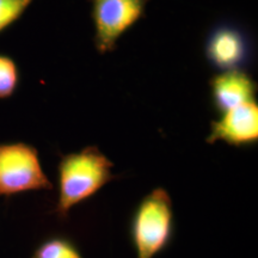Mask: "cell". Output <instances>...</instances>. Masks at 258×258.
Returning <instances> with one entry per match:
<instances>
[{
  "label": "cell",
  "mask_w": 258,
  "mask_h": 258,
  "mask_svg": "<svg viewBox=\"0 0 258 258\" xmlns=\"http://www.w3.org/2000/svg\"><path fill=\"white\" fill-rule=\"evenodd\" d=\"M114 163L96 146L64 154L57 165V202L54 213L60 220L79 203L85 202L103 186L117 178Z\"/></svg>",
  "instance_id": "1"
},
{
  "label": "cell",
  "mask_w": 258,
  "mask_h": 258,
  "mask_svg": "<svg viewBox=\"0 0 258 258\" xmlns=\"http://www.w3.org/2000/svg\"><path fill=\"white\" fill-rule=\"evenodd\" d=\"M173 232L170 194L156 188L141 200L131 221V239L137 258H154L169 246Z\"/></svg>",
  "instance_id": "2"
},
{
  "label": "cell",
  "mask_w": 258,
  "mask_h": 258,
  "mask_svg": "<svg viewBox=\"0 0 258 258\" xmlns=\"http://www.w3.org/2000/svg\"><path fill=\"white\" fill-rule=\"evenodd\" d=\"M53 189L36 147L25 143L0 144V196Z\"/></svg>",
  "instance_id": "3"
},
{
  "label": "cell",
  "mask_w": 258,
  "mask_h": 258,
  "mask_svg": "<svg viewBox=\"0 0 258 258\" xmlns=\"http://www.w3.org/2000/svg\"><path fill=\"white\" fill-rule=\"evenodd\" d=\"M150 0H91L95 42L98 53L116 49L120 37L145 16Z\"/></svg>",
  "instance_id": "4"
},
{
  "label": "cell",
  "mask_w": 258,
  "mask_h": 258,
  "mask_svg": "<svg viewBox=\"0 0 258 258\" xmlns=\"http://www.w3.org/2000/svg\"><path fill=\"white\" fill-rule=\"evenodd\" d=\"M208 144L225 141L231 146L241 147L258 141L257 101L235 106L222 112L218 120L211 122V132L206 139Z\"/></svg>",
  "instance_id": "5"
},
{
  "label": "cell",
  "mask_w": 258,
  "mask_h": 258,
  "mask_svg": "<svg viewBox=\"0 0 258 258\" xmlns=\"http://www.w3.org/2000/svg\"><path fill=\"white\" fill-rule=\"evenodd\" d=\"M214 109L222 112L256 101L257 83L241 69L222 71L209 82Z\"/></svg>",
  "instance_id": "6"
},
{
  "label": "cell",
  "mask_w": 258,
  "mask_h": 258,
  "mask_svg": "<svg viewBox=\"0 0 258 258\" xmlns=\"http://www.w3.org/2000/svg\"><path fill=\"white\" fill-rule=\"evenodd\" d=\"M249 55V44L240 29L222 25L212 31L206 42V57L221 71L239 70Z\"/></svg>",
  "instance_id": "7"
},
{
  "label": "cell",
  "mask_w": 258,
  "mask_h": 258,
  "mask_svg": "<svg viewBox=\"0 0 258 258\" xmlns=\"http://www.w3.org/2000/svg\"><path fill=\"white\" fill-rule=\"evenodd\" d=\"M31 258H83V254L69 238L50 237L38 245Z\"/></svg>",
  "instance_id": "8"
},
{
  "label": "cell",
  "mask_w": 258,
  "mask_h": 258,
  "mask_svg": "<svg viewBox=\"0 0 258 258\" xmlns=\"http://www.w3.org/2000/svg\"><path fill=\"white\" fill-rule=\"evenodd\" d=\"M19 84V70L16 61L0 54V99L15 95Z\"/></svg>",
  "instance_id": "9"
},
{
  "label": "cell",
  "mask_w": 258,
  "mask_h": 258,
  "mask_svg": "<svg viewBox=\"0 0 258 258\" xmlns=\"http://www.w3.org/2000/svg\"><path fill=\"white\" fill-rule=\"evenodd\" d=\"M34 0H0V32L16 23Z\"/></svg>",
  "instance_id": "10"
}]
</instances>
